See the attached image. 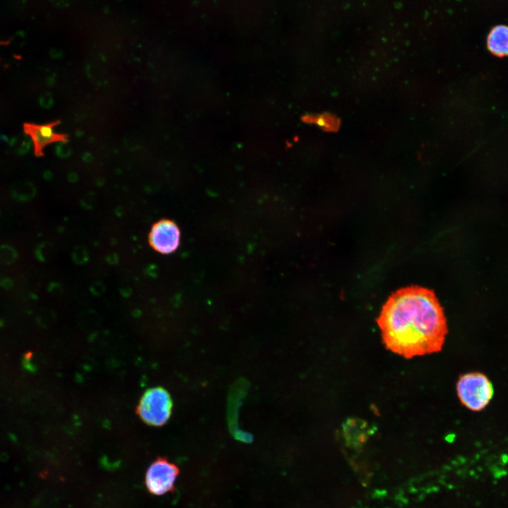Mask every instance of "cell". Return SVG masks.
Instances as JSON below:
<instances>
[{
  "label": "cell",
  "instance_id": "ba28073f",
  "mask_svg": "<svg viewBox=\"0 0 508 508\" xmlns=\"http://www.w3.org/2000/svg\"><path fill=\"white\" fill-rule=\"evenodd\" d=\"M37 190L30 181H18L11 189V197L19 202H28L36 195Z\"/></svg>",
  "mask_w": 508,
  "mask_h": 508
},
{
  "label": "cell",
  "instance_id": "5bb4252c",
  "mask_svg": "<svg viewBox=\"0 0 508 508\" xmlns=\"http://www.w3.org/2000/svg\"><path fill=\"white\" fill-rule=\"evenodd\" d=\"M13 286V282L9 277H4L0 280V286L4 289H9L12 288Z\"/></svg>",
  "mask_w": 508,
  "mask_h": 508
},
{
  "label": "cell",
  "instance_id": "3957f363",
  "mask_svg": "<svg viewBox=\"0 0 508 508\" xmlns=\"http://www.w3.org/2000/svg\"><path fill=\"white\" fill-rule=\"evenodd\" d=\"M172 409L169 394L162 387H153L143 395L137 409L140 418L152 426L163 425L169 420Z\"/></svg>",
  "mask_w": 508,
  "mask_h": 508
},
{
  "label": "cell",
  "instance_id": "5b68a950",
  "mask_svg": "<svg viewBox=\"0 0 508 508\" xmlns=\"http://www.w3.org/2000/svg\"><path fill=\"white\" fill-rule=\"evenodd\" d=\"M181 231L177 224L169 219H160L154 222L147 234L150 248L162 255L174 253L180 245Z\"/></svg>",
  "mask_w": 508,
  "mask_h": 508
},
{
  "label": "cell",
  "instance_id": "277c9868",
  "mask_svg": "<svg viewBox=\"0 0 508 508\" xmlns=\"http://www.w3.org/2000/svg\"><path fill=\"white\" fill-rule=\"evenodd\" d=\"M179 468L167 458L157 457L148 467L145 474V485L149 492L160 496L174 489Z\"/></svg>",
  "mask_w": 508,
  "mask_h": 508
},
{
  "label": "cell",
  "instance_id": "8fae6325",
  "mask_svg": "<svg viewBox=\"0 0 508 508\" xmlns=\"http://www.w3.org/2000/svg\"><path fill=\"white\" fill-rule=\"evenodd\" d=\"M18 258L17 250L8 244L0 246V262L6 265L13 264Z\"/></svg>",
  "mask_w": 508,
  "mask_h": 508
},
{
  "label": "cell",
  "instance_id": "30bf717a",
  "mask_svg": "<svg viewBox=\"0 0 508 508\" xmlns=\"http://www.w3.org/2000/svg\"><path fill=\"white\" fill-rule=\"evenodd\" d=\"M8 143L13 151L20 156L27 155L33 147L30 137L25 132L14 136Z\"/></svg>",
  "mask_w": 508,
  "mask_h": 508
},
{
  "label": "cell",
  "instance_id": "8992f818",
  "mask_svg": "<svg viewBox=\"0 0 508 508\" xmlns=\"http://www.w3.org/2000/svg\"><path fill=\"white\" fill-rule=\"evenodd\" d=\"M59 124V121L46 124L30 123L24 124V132L30 137L34 152L37 156L43 155L44 148L49 144L68 142L67 135L54 131V128Z\"/></svg>",
  "mask_w": 508,
  "mask_h": 508
},
{
  "label": "cell",
  "instance_id": "7c38bea8",
  "mask_svg": "<svg viewBox=\"0 0 508 508\" xmlns=\"http://www.w3.org/2000/svg\"><path fill=\"white\" fill-rule=\"evenodd\" d=\"M32 353L28 351L24 353L22 358L23 367L29 372L34 373L36 371V367L31 363Z\"/></svg>",
  "mask_w": 508,
  "mask_h": 508
},
{
  "label": "cell",
  "instance_id": "4fadbf2b",
  "mask_svg": "<svg viewBox=\"0 0 508 508\" xmlns=\"http://www.w3.org/2000/svg\"><path fill=\"white\" fill-rule=\"evenodd\" d=\"M54 103V99L50 93H45L39 99L40 105L45 109L50 108Z\"/></svg>",
  "mask_w": 508,
  "mask_h": 508
},
{
  "label": "cell",
  "instance_id": "9a60e30c",
  "mask_svg": "<svg viewBox=\"0 0 508 508\" xmlns=\"http://www.w3.org/2000/svg\"><path fill=\"white\" fill-rule=\"evenodd\" d=\"M0 141L9 143L8 138L0 132Z\"/></svg>",
  "mask_w": 508,
  "mask_h": 508
},
{
  "label": "cell",
  "instance_id": "9c48e42d",
  "mask_svg": "<svg viewBox=\"0 0 508 508\" xmlns=\"http://www.w3.org/2000/svg\"><path fill=\"white\" fill-rule=\"evenodd\" d=\"M303 120L306 122L315 123L323 130L328 131L337 130L340 125L339 120L329 114L318 116H306L303 118Z\"/></svg>",
  "mask_w": 508,
  "mask_h": 508
},
{
  "label": "cell",
  "instance_id": "6da1fadb",
  "mask_svg": "<svg viewBox=\"0 0 508 508\" xmlns=\"http://www.w3.org/2000/svg\"><path fill=\"white\" fill-rule=\"evenodd\" d=\"M376 322L385 348L407 359L441 351L448 332L444 310L435 294L418 286L392 294Z\"/></svg>",
  "mask_w": 508,
  "mask_h": 508
},
{
  "label": "cell",
  "instance_id": "7a4b0ae2",
  "mask_svg": "<svg viewBox=\"0 0 508 508\" xmlns=\"http://www.w3.org/2000/svg\"><path fill=\"white\" fill-rule=\"evenodd\" d=\"M456 392L463 406L472 411H480L492 399L494 389L485 374L472 372L459 377Z\"/></svg>",
  "mask_w": 508,
  "mask_h": 508
},
{
  "label": "cell",
  "instance_id": "52a82bcc",
  "mask_svg": "<svg viewBox=\"0 0 508 508\" xmlns=\"http://www.w3.org/2000/svg\"><path fill=\"white\" fill-rule=\"evenodd\" d=\"M488 47L496 56L508 55V26L498 25L492 28L487 40Z\"/></svg>",
  "mask_w": 508,
  "mask_h": 508
}]
</instances>
